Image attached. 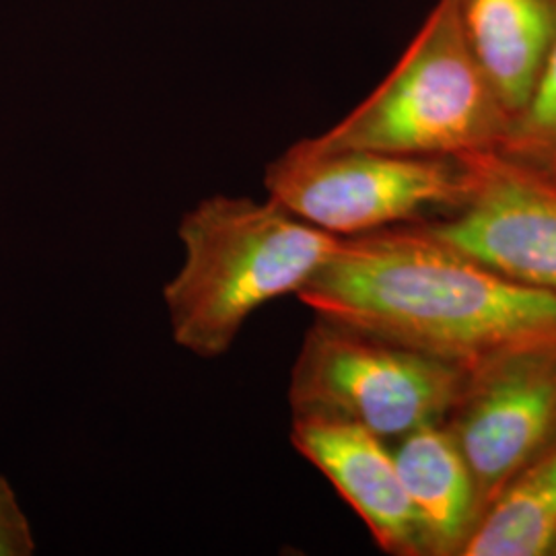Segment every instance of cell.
<instances>
[{
  "label": "cell",
  "mask_w": 556,
  "mask_h": 556,
  "mask_svg": "<svg viewBox=\"0 0 556 556\" xmlns=\"http://www.w3.org/2000/svg\"><path fill=\"white\" fill-rule=\"evenodd\" d=\"M468 378L445 361L318 316L293 363L289 404L293 418L349 422L388 441L443 422Z\"/></svg>",
  "instance_id": "obj_4"
},
{
  "label": "cell",
  "mask_w": 556,
  "mask_h": 556,
  "mask_svg": "<svg viewBox=\"0 0 556 556\" xmlns=\"http://www.w3.org/2000/svg\"><path fill=\"white\" fill-rule=\"evenodd\" d=\"M553 556H556V546H555V551H553Z\"/></svg>",
  "instance_id": "obj_14"
},
{
  "label": "cell",
  "mask_w": 556,
  "mask_h": 556,
  "mask_svg": "<svg viewBox=\"0 0 556 556\" xmlns=\"http://www.w3.org/2000/svg\"><path fill=\"white\" fill-rule=\"evenodd\" d=\"M509 119L528 103L556 41V0H452Z\"/></svg>",
  "instance_id": "obj_9"
},
{
  "label": "cell",
  "mask_w": 556,
  "mask_h": 556,
  "mask_svg": "<svg viewBox=\"0 0 556 556\" xmlns=\"http://www.w3.org/2000/svg\"><path fill=\"white\" fill-rule=\"evenodd\" d=\"M34 553L36 538L31 523L11 482L0 477V556H29Z\"/></svg>",
  "instance_id": "obj_13"
},
{
  "label": "cell",
  "mask_w": 556,
  "mask_h": 556,
  "mask_svg": "<svg viewBox=\"0 0 556 556\" xmlns=\"http://www.w3.org/2000/svg\"><path fill=\"white\" fill-rule=\"evenodd\" d=\"M298 298L319 318L468 376L503 358L556 351V295L501 277L418 220L338 239Z\"/></svg>",
  "instance_id": "obj_1"
},
{
  "label": "cell",
  "mask_w": 556,
  "mask_h": 556,
  "mask_svg": "<svg viewBox=\"0 0 556 556\" xmlns=\"http://www.w3.org/2000/svg\"><path fill=\"white\" fill-rule=\"evenodd\" d=\"M184 264L163 299L172 337L202 358L225 355L262 305L295 293L337 250V236L277 200L213 197L178 227Z\"/></svg>",
  "instance_id": "obj_2"
},
{
  "label": "cell",
  "mask_w": 556,
  "mask_h": 556,
  "mask_svg": "<svg viewBox=\"0 0 556 556\" xmlns=\"http://www.w3.org/2000/svg\"><path fill=\"white\" fill-rule=\"evenodd\" d=\"M556 546V439L517 475L459 556H546Z\"/></svg>",
  "instance_id": "obj_11"
},
{
  "label": "cell",
  "mask_w": 556,
  "mask_h": 556,
  "mask_svg": "<svg viewBox=\"0 0 556 556\" xmlns=\"http://www.w3.org/2000/svg\"><path fill=\"white\" fill-rule=\"evenodd\" d=\"M475 181L468 155L318 151L303 140L273 161L264 176L268 199L337 238L447 215L470 199Z\"/></svg>",
  "instance_id": "obj_5"
},
{
  "label": "cell",
  "mask_w": 556,
  "mask_h": 556,
  "mask_svg": "<svg viewBox=\"0 0 556 556\" xmlns=\"http://www.w3.org/2000/svg\"><path fill=\"white\" fill-rule=\"evenodd\" d=\"M443 422L472 475L482 517L556 439V351L503 358L472 374Z\"/></svg>",
  "instance_id": "obj_6"
},
{
  "label": "cell",
  "mask_w": 556,
  "mask_h": 556,
  "mask_svg": "<svg viewBox=\"0 0 556 556\" xmlns=\"http://www.w3.org/2000/svg\"><path fill=\"white\" fill-rule=\"evenodd\" d=\"M291 443L367 523L383 553L429 556V544L388 441L357 425L293 418Z\"/></svg>",
  "instance_id": "obj_8"
},
{
  "label": "cell",
  "mask_w": 556,
  "mask_h": 556,
  "mask_svg": "<svg viewBox=\"0 0 556 556\" xmlns=\"http://www.w3.org/2000/svg\"><path fill=\"white\" fill-rule=\"evenodd\" d=\"M422 523L429 556H459L478 523L475 480L445 422L422 425L392 450Z\"/></svg>",
  "instance_id": "obj_10"
},
{
  "label": "cell",
  "mask_w": 556,
  "mask_h": 556,
  "mask_svg": "<svg viewBox=\"0 0 556 556\" xmlns=\"http://www.w3.org/2000/svg\"><path fill=\"white\" fill-rule=\"evenodd\" d=\"M468 157L477 174L470 199L420 227L501 277L556 295V186L493 151Z\"/></svg>",
  "instance_id": "obj_7"
},
{
  "label": "cell",
  "mask_w": 556,
  "mask_h": 556,
  "mask_svg": "<svg viewBox=\"0 0 556 556\" xmlns=\"http://www.w3.org/2000/svg\"><path fill=\"white\" fill-rule=\"evenodd\" d=\"M507 124L509 114L464 38L452 0H438L378 89L328 132L303 142L318 151L462 157L495 151Z\"/></svg>",
  "instance_id": "obj_3"
},
{
  "label": "cell",
  "mask_w": 556,
  "mask_h": 556,
  "mask_svg": "<svg viewBox=\"0 0 556 556\" xmlns=\"http://www.w3.org/2000/svg\"><path fill=\"white\" fill-rule=\"evenodd\" d=\"M493 153L556 186V41L530 100L511 116Z\"/></svg>",
  "instance_id": "obj_12"
}]
</instances>
